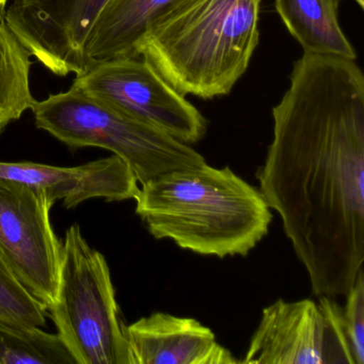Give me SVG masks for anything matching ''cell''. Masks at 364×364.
I'll list each match as a JSON object with an SVG mask.
<instances>
[{
	"label": "cell",
	"mask_w": 364,
	"mask_h": 364,
	"mask_svg": "<svg viewBox=\"0 0 364 364\" xmlns=\"http://www.w3.org/2000/svg\"><path fill=\"white\" fill-rule=\"evenodd\" d=\"M259 191L316 297L346 295L364 263V76L353 59L304 53L272 108Z\"/></svg>",
	"instance_id": "6da1fadb"
},
{
	"label": "cell",
	"mask_w": 364,
	"mask_h": 364,
	"mask_svg": "<svg viewBox=\"0 0 364 364\" xmlns=\"http://www.w3.org/2000/svg\"><path fill=\"white\" fill-rule=\"evenodd\" d=\"M135 200L136 213L153 237L220 259L248 255L272 221L259 189L229 167L206 163L149 181Z\"/></svg>",
	"instance_id": "7a4b0ae2"
},
{
	"label": "cell",
	"mask_w": 364,
	"mask_h": 364,
	"mask_svg": "<svg viewBox=\"0 0 364 364\" xmlns=\"http://www.w3.org/2000/svg\"><path fill=\"white\" fill-rule=\"evenodd\" d=\"M261 1L176 0L151 23L137 56L181 95H228L259 43Z\"/></svg>",
	"instance_id": "3957f363"
},
{
	"label": "cell",
	"mask_w": 364,
	"mask_h": 364,
	"mask_svg": "<svg viewBox=\"0 0 364 364\" xmlns=\"http://www.w3.org/2000/svg\"><path fill=\"white\" fill-rule=\"evenodd\" d=\"M38 129L71 149H105L122 159L144 185L176 170L198 167L204 157L189 144L137 120L72 85L65 92L35 101Z\"/></svg>",
	"instance_id": "277c9868"
},
{
	"label": "cell",
	"mask_w": 364,
	"mask_h": 364,
	"mask_svg": "<svg viewBox=\"0 0 364 364\" xmlns=\"http://www.w3.org/2000/svg\"><path fill=\"white\" fill-rule=\"evenodd\" d=\"M48 311L77 364H134L109 266L78 225L65 232L56 300Z\"/></svg>",
	"instance_id": "5b68a950"
},
{
	"label": "cell",
	"mask_w": 364,
	"mask_h": 364,
	"mask_svg": "<svg viewBox=\"0 0 364 364\" xmlns=\"http://www.w3.org/2000/svg\"><path fill=\"white\" fill-rule=\"evenodd\" d=\"M73 86L184 144L203 139L208 121L142 57L91 65Z\"/></svg>",
	"instance_id": "8992f818"
},
{
	"label": "cell",
	"mask_w": 364,
	"mask_h": 364,
	"mask_svg": "<svg viewBox=\"0 0 364 364\" xmlns=\"http://www.w3.org/2000/svg\"><path fill=\"white\" fill-rule=\"evenodd\" d=\"M44 191L0 178V255L27 291L50 310L56 300L61 249Z\"/></svg>",
	"instance_id": "52a82bcc"
},
{
	"label": "cell",
	"mask_w": 364,
	"mask_h": 364,
	"mask_svg": "<svg viewBox=\"0 0 364 364\" xmlns=\"http://www.w3.org/2000/svg\"><path fill=\"white\" fill-rule=\"evenodd\" d=\"M109 0H14L5 22L31 57L55 75L88 70L85 48Z\"/></svg>",
	"instance_id": "ba28073f"
},
{
	"label": "cell",
	"mask_w": 364,
	"mask_h": 364,
	"mask_svg": "<svg viewBox=\"0 0 364 364\" xmlns=\"http://www.w3.org/2000/svg\"><path fill=\"white\" fill-rule=\"evenodd\" d=\"M327 321L317 302L277 300L266 306L242 364H329Z\"/></svg>",
	"instance_id": "9c48e42d"
},
{
	"label": "cell",
	"mask_w": 364,
	"mask_h": 364,
	"mask_svg": "<svg viewBox=\"0 0 364 364\" xmlns=\"http://www.w3.org/2000/svg\"><path fill=\"white\" fill-rule=\"evenodd\" d=\"M0 178L41 189L68 210L95 198L107 201L135 199L139 186L131 168L116 155L76 167L0 161Z\"/></svg>",
	"instance_id": "30bf717a"
},
{
	"label": "cell",
	"mask_w": 364,
	"mask_h": 364,
	"mask_svg": "<svg viewBox=\"0 0 364 364\" xmlns=\"http://www.w3.org/2000/svg\"><path fill=\"white\" fill-rule=\"evenodd\" d=\"M134 364L240 363L210 328L191 317L155 312L125 326Z\"/></svg>",
	"instance_id": "8fae6325"
},
{
	"label": "cell",
	"mask_w": 364,
	"mask_h": 364,
	"mask_svg": "<svg viewBox=\"0 0 364 364\" xmlns=\"http://www.w3.org/2000/svg\"><path fill=\"white\" fill-rule=\"evenodd\" d=\"M176 0H109L85 48L89 68L120 58H135L151 23Z\"/></svg>",
	"instance_id": "7c38bea8"
},
{
	"label": "cell",
	"mask_w": 364,
	"mask_h": 364,
	"mask_svg": "<svg viewBox=\"0 0 364 364\" xmlns=\"http://www.w3.org/2000/svg\"><path fill=\"white\" fill-rule=\"evenodd\" d=\"M274 5L304 53L357 59L338 22L340 0H276Z\"/></svg>",
	"instance_id": "4fadbf2b"
},
{
	"label": "cell",
	"mask_w": 364,
	"mask_h": 364,
	"mask_svg": "<svg viewBox=\"0 0 364 364\" xmlns=\"http://www.w3.org/2000/svg\"><path fill=\"white\" fill-rule=\"evenodd\" d=\"M31 56L5 18H0V136L36 100L31 89Z\"/></svg>",
	"instance_id": "5bb4252c"
},
{
	"label": "cell",
	"mask_w": 364,
	"mask_h": 364,
	"mask_svg": "<svg viewBox=\"0 0 364 364\" xmlns=\"http://www.w3.org/2000/svg\"><path fill=\"white\" fill-rule=\"evenodd\" d=\"M0 364H77L58 333L0 323Z\"/></svg>",
	"instance_id": "9a60e30c"
},
{
	"label": "cell",
	"mask_w": 364,
	"mask_h": 364,
	"mask_svg": "<svg viewBox=\"0 0 364 364\" xmlns=\"http://www.w3.org/2000/svg\"><path fill=\"white\" fill-rule=\"evenodd\" d=\"M46 312L0 255V323L10 327H44Z\"/></svg>",
	"instance_id": "2e32d148"
},
{
	"label": "cell",
	"mask_w": 364,
	"mask_h": 364,
	"mask_svg": "<svg viewBox=\"0 0 364 364\" xmlns=\"http://www.w3.org/2000/svg\"><path fill=\"white\" fill-rule=\"evenodd\" d=\"M342 321L355 364H364V272L345 295Z\"/></svg>",
	"instance_id": "e0dca14e"
},
{
	"label": "cell",
	"mask_w": 364,
	"mask_h": 364,
	"mask_svg": "<svg viewBox=\"0 0 364 364\" xmlns=\"http://www.w3.org/2000/svg\"><path fill=\"white\" fill-rule=\"evenodd\" d=\"M319 308L327 321L330 336L329 364H355L342 321V306H338L336 298L319 296Z\"/></svg>",
	"instance_id": "ac0fdd59"
},
{
	"label": "cell",
	"mask_w": 364,
	"mask_h": 364,
	"mask_svg": "<svg viewBox=\"0 0 364 364\" xmlns=\"http://www.w3.org/2000/svg\"><path fill=\"white\" fill-rule=\"evenodd\" d=\"M8 1L9 0H0V18H4V16H5Z\"/></svg>",
	"instance_id": "d6986e66"
},
{
	"label": "cell",
	"mask_w": 364,
	"mask_h": 364,
	"mask_svg": "<svg viewBox=\"0 0 364 364\" xmlns=\"http://www.w3.org/2000/svg\"><path fill=\"white\" fill-rule=\"evenodd\" d=\"M361 9H364V0H353Z\"/></svg>",
	"instance_id": "ffe728a7"
}]
</instances>
